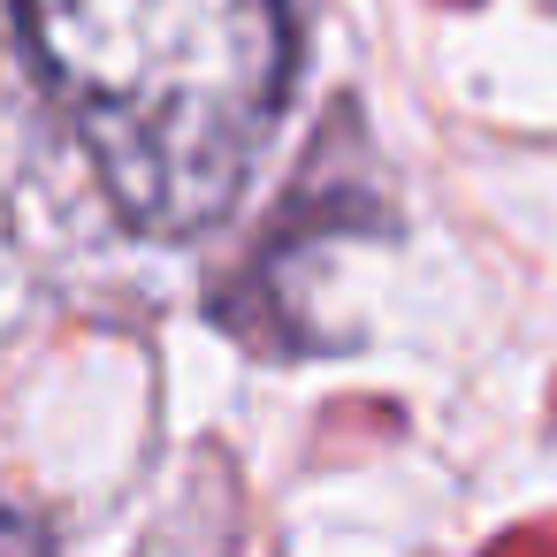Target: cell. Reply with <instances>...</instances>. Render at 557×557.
I'll return each instance as SVG.
<instances>
[{"instance_id": "2", "label": "cell", "mask_w": 557, "mask_h": 557, "mask_svg": "<svg viewBox=\"0 0 557 557\" xmlns=\"http://www.w3.org/2000/svg\"><path fill=\"white\" fill-rule=\"evenodd\" d=\"M0 557H62V549H54V534H47L32 511H9V504H0Z\"/></svg>"}, {"instance_id": "1", "label": "cell", "mask_w": 557, "mask_h": 557, "mask_svg": "<svg viewBox=\"0 0 557 557\" xmlns=\"http://www.w3.org/2000/svg\"><path fill=\"white\" fill-rule=\"evenodd\" d=\"M24 62L62 108L115 214L184 245L252 184L283 92V0H9Z\"/></svg>"}]
</instances>
